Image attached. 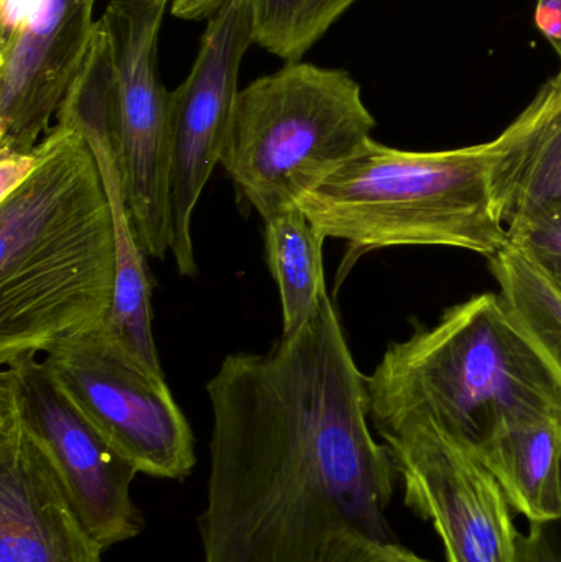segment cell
Returning a JSON list of instances; mask_svg holds the SVG:
<instances>
[{
	"instance_id": "1",
	"label": "cell",
	"mask_w": 561,
	"mask_h": 562,
	"mask_svg": "<svg viewBox=\"0 0 561 562\" xmlns=\"http://www.w3.org/2000/svg\"><path fill=\"white\" fill-rule=\"evenodd\" d=\"M206 393L203 562H312L336 528L394 541L397 469L329 293L295 336L224 357Z\"/></svg>"
},
{
	"instance_id": "2",
	"label": "cell",
	"mask_w": 561,
	"mask_h": 562,
	"mask_svg": "<svg viewBox=\"0 0 561 562\" xmlns=\"http://www.w3.org/2000/svg\"><path fill=\"white\" fill-rule=\"evenodd\" d=\"M0 200V363L108 329L117 288L111 201L88 142L56 124Z\"/></svg>"
},
{
	"instance_id": "3",
	"label": "cell",
	"mask_w": 561,
	"mask_h": 562,
	"mask_svg": "<svg viewBox=\"0 0 561 562\" xmlns=\"http://www.w3.org/2000/svg\"><path fill=\"white\" fill-rule=\"evenodd\" d=\"M557 89L556 76L486 144L408 151L371 138L299 206L325 239L348 244L345 269L364 254L392 247H450L494 259L509 246L507 165Z\"/></svg>"
},
{
	"instance_id": "4",
	"label": "cell",
	"mask_w": 561,
	"mask_h": 562,
	"mask_svg": "<svg viewBox=\"0 0 561 562\" xmlns=\"http://www.w3.org/2000/svg\"><path fill=\"white\" fill-rule=\"evenodd\" d=\"M366 390L375 431L431 425L474 451L506 426L561 416V383L494 293L391 344Z\"/></svg>"
},
{
	"instance_id": "5",
	"label": "cell",
	"mask_w": 561,
	"mask_h": 562,
	"mask_svg": "<svg viewBox=\"0 0 561 562\" xmlns=\"http://www.w3.org/2000/svg\"><path fill=\"white\" fill-rule=\"evenodd\" d=\"M374 128L348 71L287 63L240 89L221 167L266 221L355 157Z\"/></svg>"
},
{
	"instance_id": "6",
	"label": "cell",
	"mask_w": 561,
	"mask_h": 562,
	"mask_svg": "<svg viewBox=\"0 0 561 562\" xmlns=\"http://www.w3.org/2000/svg\"><path fill=\"white\" fill-rule=\"evenodd\" d=\"M43 362L63 392L138 474L183 481L197 464L194 436L164 373L108 330L53 347Z\"/></svg>"
},
{
	"instance_id": "7",
	"label": "cell",
	"mask_w": 561,
	"mask_h": 562,
	"mask_svg": "<svg viewBox=\"0 0 561 562\" xmlns=\"http://www.w3.org/2000/svg\"><path fill=\"white\" fill-rule=\"evenodd\" d=\"M171 0H112L99 22L111 46L122 171L145 256L170 254V92L158 72V35Z\"/></svg>"
},
{
	"instance_id": "8",
	"label": "cell",
	"mask_w": 561,
	"mask_h": 562,
	"mask_svg": "<svg viewBox=\"0 0 561 562\" xmlns=\"http://www.w3.org/2000/svg\"><path fill=\"white\" fill-rule=\"evenodd\" d=\"M250 43L249 2L227 0L210 16L190 75L170 92L168 229L170 254L183 277L198 273L191 221L214 168L221 165L239 94L240 63Z\"/></svg>"
},
{
	"instance_id": "9",
	"label": "cell",
	"mask_w": 561,
	"mask_h": 562,
	"mask_svg": "<svg viewBox=\"0 0 561 562\" xmlns=\"http://www.w3.org/2000/svg\"><path fill=\"white\" fill-rule=\"evenodd\" d=\"M379 436L404 481L405 504L435 528L448 562L517 561L513 507L473 448L431 425Z\"/></svg>"
},
{
	"instance_id": "10",
	"label": "cell",
	"mask_w": 561,
	"mask_h": 562,
	"mask_svg": "<svg viewBox=\"0 0 561 562\" xmlns=\"http://www.w3.org/2000/svg\"><path fill=\"white\" fill-rule=\"evenodd\" d=\"M0 385L12 393L29 431L43 446L79 517L109 550L144 530L132 498L138 471L69 400L38 357L3 367Z\"/></svg>"
},
{
	"instance_id": "11",
	"label": "cell",
	"mask_w": 561,
	"mask_h": 562,
	"mask_svg": "<svg viewBox=\"0 0 561 562\" xmlns=\"http://www.w3.org/2000/svg\"><path fill=\"white\" fill-rule=\"evenodd\" d=\"M58 124L78 132L94 154L111 201L117 239V288L108 333L161 372L152 329V281L147 256L132 226L122 171L121 131L111 46L102 23L96 22L91 48L81 71L56 112Z\"/></svg>"
},
{
	"instance_id": "12",
	"label": "cell",
	"mask_w": 561,
	"mask_h": 562,
	"mask_svg": "<svg viewBox=\"0 0 561 562\" xmlns=\"http://www.w3.org/2000/svg\"><path fill=\"white\" fill-rule=\"evenodd\" d=\"M104 551L0 385V562H101Z\"/></svg>"
},
{
	"instance_id": "13",
	"label": "cell",
	"mask_w": 561,
	"mask_h": 562,
	"mask_svg": "<svg viewBox=\"0 0 561 562\" xmlns=\"http://www.w3.org/2000/svg\"><path fill=\"white\" fill-rule=\"evenodd\" d=\"M96 0H38L0 43V151L30 154L49 132L91 48Z\"/></svg>"
},
{
	"instance_id": "14",
	"label": "cell",
	"mask_w": 561,
	"mask_h": 562,
	"mask_svg": "<svg viewBox=\"0 0 561 562\" xmlns=\"http://www.w3.org/2000/svg\"><path fill=\"white\" fill-rule=\"evenodd\" d=\"M476 454L529 524L560 517L561 416L506 426Z\"/></svg>"
},
{
	"instance_id": "15",
	"label": "cell",
	"mask_w": 561,
	"mask_h": 562,
	"mask_svg": "<svg viewBox=\"0 0 561 562\" xmlns=\"http://www.w3.org/2000/svg\"><path fill=\"white\" fill-rule=\"evenodd\" d=\"M325 237L299 204L263 221V249L282 304V336H295L328 294L323 267Z\"/></svg>"
},
{
	"instance_id": "16",
	"label": "cell",
	"mask_w": 561,
	"mask_h": 562,
	"mask_svg": "<svg viewBox=\"0 0 561 562\" xmlns=\"http://www.w3.org/2000/svg\"><path fill=\"white\" fill-rule=\"evenodd\" d=\"M490 263L507 310L561 383V284L514 246Z\"/></svg>"
},
{
	"instance_id": "17",
	"label": "cell",
	"mask_w": 561,
	"mask_h": 562,
	"mask_svg": "<svg viewBox=\"0 0 561 562\" xmlns=\"http://www.w3.org/2000/svg\"><path fill=\"white\" fill-rule=\"evenodd\" d=\"M550 108L514 151L504 177L507 231L513 224L561 206V69Z\"/></svg>"
},
{
	"instance_id": "18",
	"label": "cell",
	"mask_w": 561,
	"mask_h": 562,
	"mask_svg": "<svg viewBox=\"0 0 561 562\" xmlns=\"http://www.w3.org/2000/svg\"><path fill=\"white\" fill-rule=\"evenodd\" d=\"M254 43L287 63L300 61L358 0H247Z\"/></svg>"
},
{
	"instance_id": "19",
	"label": "cell",
	"mask_w": 561,
	"mask_h": 562,
	"mask_svg": "<svg viewBox=\"0 0 561 562\" xmlns=\"http://www.w3.org/2000/svg\"><path fill=\"white\" fill-rule=\"evenodd\" d=\"M509 246L561 280V206L547 207L509 227Z\"/></svg>"
},
{
	"instance_id": "20",
	"label": "cell",
	"mask_w": 561,
	"mask_h": 562,
	"mask_svg": "<svg viewBox=\"0 0 561 562\" xmlns=\"http://www.w3.org/2000/svg\"><path fill=\"white\" fill-rule=\"evenodd\" d=\"M312 562H430L395 541L375 540L351 528H336Z\"/></svg>"
},
{
	"instance_id": "21",
	"label": "cell",
	"mask_w": 561,
	"mask_h": 562,
	"mask_svg": "<svg viewBox=\"0 0 561 562\" xmlns=\"http://www.w3.org/2000/svg\"><path fill=\"white\" fill-rule=\"evenodd\" d=\"M516 562H561V514L529 524L527 533L520 535Z\"/></svg>"
},
{
	"instance_id": "22",
	"label": "cell",
	"mask_w": 561,
	"mask_h": 562,
	"mask_svg": "<svg viewBox=\"0 0 561 562\" xmlns=\"http://www.w3.org/2000/svg\"><path fill=\"white\" fill-rule=\"evenodd\" d=\"M38 164L35 148L30 154L0 151V200L22 187Z\"/></svg>"
},
{
	"instance_id": "23",
	"label": "cell",
	"mask_w": 561,
	"mask_h": 562,
	"mask_svg": "<svg viewBox=\"0 0 561 562\" xmlns=\"http://www.w3.org/2000/svg\"><path fill=\"white\" fill-rule=\"evenodd\" d=\"M38 0H0V43L9 42L22 30Z\"/></svg>"
},
{
	"instance_id": "24",
	"label": "cell",
	"mask_w": 561,
	"mask_h": 562,
	"mask_svg": "<svg viewBox=\"0 0 561 562\" xmlns=\"http://www.w3.org/2000/svg\"><path fill=\"white\" fill-rule=\"evenodd\" d=\"M536 25L561 61V0H537Z\"/></svg>"
},
{
	"instance_id": "25",
	"label": "cell",
	"mask_w": 561,
	"mask_h": 562,
	"mask_svg": "<svg viewBox=\"0 0 561 562\" xmlns=\"http://www.w3.org/2000/svg\"><path fill=\"white\" fill-rule=\"evenodd\" d=\"M173 13L180 19H204L213 16L227 0H171Z\"/></svg>"
},
{
	"instance_id": "26",
	"label": "cell",
	"mask_w": 561,
	"mask_h": 562,
	"mask_svg": "<svg viewBox=\"0 0 561 562\" xmlns=\"http://www.w3.org/2000/svg\"><path fill=\"white\" fill-rule=\"evenodd\" d=\"M557 281H559V283L561 284V280H557Z\"/></svg>"
}]
</instances>
